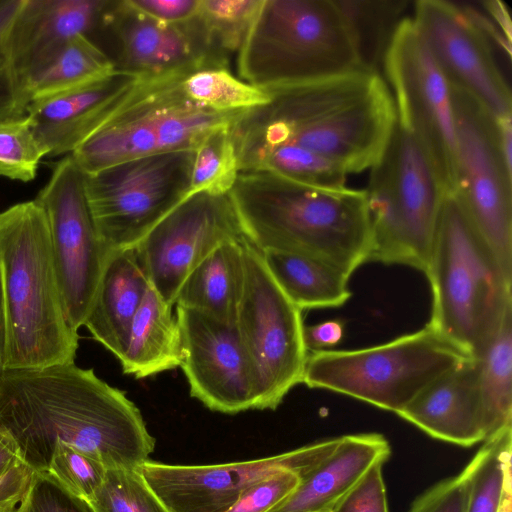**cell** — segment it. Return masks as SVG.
Masks as SVG:
<instances>
[{"label": "cell", "instance_id": "6da1fadb", "mask_svg": "<svg viewBox=\"0 0 512 512\" xmlns=\"http://www.w3.org/2000/svg\"><path fill=\"white\" fill-rule=\"evenodd\" d=\"M0 428L13 437L34 471H47L59 441L107 469H140L155 448V438L125 392L74 362L5 369Z\"/></svg>", "mask_w": 512, "mask_h": 512}, {"label": "cell", "instance_id": "7a4b0ae2", "mask_svg": "<svg viewBox=\"0 0 512 512\" xmlns=\"http://www.w3.org/2000/svg\"><path fill=\"white\" fill-rule=\"evenodd\" d=\"M270 101L231 125L238 171L254 155L291 144L315 152L347 174L372 168L396 124L393 97L378 72L357 70L266 90Z\"/></svg>", "mask_w": 512, "mask_h": 512}, {"label": "cell", "instance_id": "3957f363", "mask_svg": "<svg viewBox=\"0 0 512 512\" xmlns=\"http://www.w3.org/2000/svg\"><path fill=\"white\" fill-rule=\"evenodd\" d=\"M228 195L245 237L260 252L310 258L348 277L370 261L365 190L314 187L254 170L238 172Z\"/></svg>", "mask_w": 512, "mask_h": 512}, {"label": "cell", "instance_id": "277c9868", "mask_svg": "<svg viewBox=\"0 0 512 512\" xmlns=\"http://www.w3.org/2000/svg\"><path fill=\"white\" fill-rule=\"evenodd\" d=\"M5 368L74 362L78 334L67 322L48 222L34 199L0 213Z\"/></svg>", "mask_w": 512, "mask_h": 512}, {"label": "cell", "instance_id": "5b68a950", "mask_svg": "<svg viewBox=\"0 0 512 512\" xmlns=\"http://www.w3.org/2000/svg\"><path fill=\"white\" fill-rule=\"evenodd\" d=\"M424 273L432 292L427 325L474 358L512 308V278L452 191L444 197Z\"/></svg>", "mask_w": 512, "mask_h": 512}, {"label": "cell", "instance_id": "8992f818", "mask_svg": "<svg viewBox=\"0 0 512 512\" xmlns=\"http://www.w3.org/2000/svg\"><path fill=\"white\" fill-rule=\"evenodd\" d=\"M237 69L241 80L271 90L364 68L337 1L261 0Z\"/></svg>", "mask_w": 512, "mask_h": 512}, {"label": "cell", "instance_id": "52a82bcc", "mask_svg": "<svg viewBox=\"0 0 512 512\" xmlns=\"http://www.w3.org/2000/svg\"><path fill=\"white\" fill-rule=\"evenodd\" d=\"M189 72L140 77L110 118L70 154L81 171L91 174L135 158L194 151L209 133L244 112H217L189 99L181 86Z\"/></svg>", "mask_w": 512, "mask_h": 512}, {"label": "cell", "instance_id": "ba28073f", "mask_svg": "<svg viewBox=\"0 0 512 512\" xmlns=\"http://www.w3.org/2000/svg\"><path fill=\"white\" fill-rule=\"evenodd\" d=\"M366 192L370 261L425 272L447 193L421 143L396 121Z\"/></svg>", "mask_w": 512, "mask_h": 512}, {"label": "cell", "instance_id": "9c48e42d", "mask_svg": "<svg viewBox=\"0 0 512 512\" xmlns=\"http://www.w3.org/2000/svg\"><path fill=\"white\" fill-rule=\"evenodd\" d=\"M470 358L426 325L372 347L312 352L302 383L397 414L434 380Z\"/></svg>", "mask_w": 512, "mask_h": 512}, {"label": "cell", "instance_id": "30bf717a", "mask_svg": "<svg viewBox=\"0 0 512 512\" xmlns=\"http://www.w3.org/2000/svg\"><path fill=\"white\" fill-rule=\"evenodd\" d=\"M194 151L144 156L84 174L87 202L107 249L134 247L190 191Z\"/></svg>", "mask_w": 512, "mask_h": 512}, {"label": "cell", "instance_id": "8fae6325", "mask_svg": "<svg viewBox=\"0 0 512 512\" xmlns=\"http://www.w3.org/2000/svg\"><path fill=\"white\" fill-rule=\"evenodd\" d=\"M243 249L246 276L235 325L250 363L256 409L274 410L303 380L308 351L302 311L274 280L262 253L247 239Z\"/></svg>", "mask_w": 512, "mask_h": 512}, {"label": "cell", "instance_id": "7c38bea8", "mask_svg": "<svg viewBox=\"0 0 512 512\" xmlns=\"http://www.w3.org/2000/svg\"><path fill=\"white\" fill-rule=\"evenodd\" d=\"M451 99L455 124L452 192L512 278V166L500 148L496 117L453 86Z\"/></svg>", "mask_w": 512, "mask_h": 512}, {"label": "cell", "instance_id": "4fadbf2b", "mask_svg": "<svg viewBox=\"0 0 512 512\" xmlns=\"http://www.w3.org/2000/svg\"><path fill=\"white\" fill-rule=\"evenodd\" d=\"M35 200L43 208L62 304L74 331L84 326L111 253L94 223L84 174L71 155L55 165Z\"/></svg>", "mask_w": 512, "mask_h": 512}, {"label": "cell", "instance_id": "5bb4252c", "mask_svg": "<svg viewBox=\"0 0 512 512\" xmlns=\"http://www.w3.org/2000/svg\"><path fill=\"white\" fill-rule=\"evenodd\" d=\"M383 65L397 123L428 153L447 192L454 187L455 124L451 86L411 18L396 28Z\"/></svg>", "mask_w": 512, "mask_h": 512}, {"label": "cell", "instance_id": "9a60e30c", "mask_svg": "<svg viewBox=\"0 0 512 512\" xmlns=\"http://www.w3.org/2000/svg\"><path fill=\"white\" fill-rule=\"evenodd\" d=\"M245 234L228 193L188 195L135 246L151 287L169 305L192 270L216 247Z\"/></svg>", "mask_w": 512, "mask_h": 512}, {"label": "cell", "instance_id": "2e32d148", "mask_svg": "<svg viewBox=\"0 0 512 512\" xmlns=\"http://www.w3.org/2000/svg\"><path fill=\"white\" fill-rule=\"evenodd\" d=\"M339 437L261 459L175 465L146 461L139 469L169 512H227L252 485L281 470L305 476L337 446Z\"/></svg>", "mask_w": 512, "mask_h": 512}, {"label": "cell", "instance_id": "e0dca14e", "mask_svg": "<svg viewBox=\"0 0 512 512\" xmlns=\"http://www.w3.org/2000/svg\"><path fill=\"white\" fill-rule=\"evenodd\" d=\"M411 19L451 86L468 93L496 118L512 114L510 88L493 55L491 38L472 8L420 0Z\"/></svg>", "mask_w": 512, "mask_h": 512}, {"label": "cell", "instance_id": "ac0fdd59", "mask_svg": "<svg viewBox=\"0 0 512 512\" xmlns=\"http://www.w3.org/2000/svg\"><path fill=\"white\" fill-rule=\"evenodd\" d=\"M184 371L192 397L212 411L235 414L256 409L250 363L236 325L176 306Z\"/></svg>", "mask_w": 512, "mask_h": 512}, {"label": "cell", "instance_id": "d6986e66", "mask_svg": "<svg viewBox=\"0 0 512 512\" xmlns=\"http://www.w3.org/2000/svg\"><path fill=\"white\" fill-rule=\"evenodd\" d=\"M101 24L114 35L116 68L138 77H159L205 67H228L211 52L195 16L179 24L156 20L129 0L107 1Z\"/></svg>", "mask_w": 512, "mask_h": 512}, {"label": "cell", "instance_id": "ffe728a7", "mask_svg": "<svg viewBox=\"0 0 512 512\" xmlns=\"http://www.w3.org/2000/svg\"><path fill=\"white\" fill-rule=\"evenodd\" d=\"M139 78L116 69L94 82L30 102L26 115L45 156L72 154L110 118Z\"/></svg>", "mask_w": 512, "mask_h": 512}, {"label": "cell", "instance_id": "44dd1931", "mask_svg": "<svg viewBox=\"0 0 512 512\" xmlns=\"http://www.w3.org/2000/svg\"><path fill=\"white\" fill-rule=\"evenodd\" d=\"M397 415L429 436L455 445L471 447L485 441L476 359L438 377Z\"/></svg>", "mask_w": 512, "mask_h": 512}, {"label": "cell", "instance_id": "7402d4cb", "mask_svg": "<svg viewBox=\"0 0 512 512\" xmlns=\"http://www.w3.org/2000/svg\"><path fill=\"white\" fill-rule=\"evenodd\" d=\"M106 4V0H24L12 30L13 59L23 89L28 76L68 41L87 35L100 23Z\"/></svg>", "mask_w": 512, "mask_h": 512}, {"label": "cell", "instance_id": "603a6c76", "mask_svg": "<svg viewBox=\"0 0 512 512\" xmlns=\"http://www.w3.org/2000/svg\"><path fill=\"white\" fill-rule=\"evenodd\" d=\"M390 454V444L381 434L339 437L335 449L301 478L287 498L268 512L332 510L374 463L386 462Z\"/></svg>", "mask_w": 512, "mask_h": 512}, {"label": "cell", "instance_id": "cb8c5ba5", "mask_svg": "<svg viewBox=\"0 0 512 512\" xmlns=\"http://www.w3.org/2000/svg\"><path fill=\"white\" fill-rule=\"evenodd\" d=\"M149 288L134 247L109 254L84 326L118 360Z\"/></svg>", "mask_w": 512, "mask_h": 512}, {"label": "cell", "instance_id": "d4e9b609", "mask_svg": "<svg viewBox=\"0 0 512 512\" xmlns=\"http://www.w3.org/2000/svg\"><path fill=\"white\" fill-rule=\"evenodd\" d=\"M246 239L224 242L206 256L183 282L176 306L234 326L245 285Z\"/></svg>", "mask_w": 512, "mask_h": 512}, {"label": "cell", "instance_id": "484cf974", "mask_svg": "<svg viewBox=\"0 0 512 512\" xmlns=\"http://www.w3.org/2000/svg\"><path fill=\"white\" fill-rule=\"evenodd\" d=\"M172 307L150 285L119 359L124 374L141 379L181 366L182 339Z\"/></svg>", "mask_w": 512, "mask_h": 512}, {"label": "cell", "instance_id": "4316f807", "mask_svg": "<svg viewBox=\"0 0 512 512\" xmlns=\"http://www.w3.org/2000/svg\"><path fill=\"white\" fill-rule=\"evenodd\" d=\"M261 253L274 280L301 311L340 307L351 297L350 277L335 268L294 254Z\"/></svg>", "mask_w": 512, "mask_h": 512}, {"label": "cell", "instance_id": "83f0119b", "mask_svg": "<svg viewBox=\"0 0 512 512\" xmlns=\"http://www.w3.org/2000/svg\"><path fill=\"white\" fill-rule=\"evenodd\" d=\"M116 69L115 62L87 35H77L28 76L24 92L29 104L99 80Z\"/></svg>", "mask_w": 512, "mask_h": 512}, {"label": "cell", "instance_id": "f1b7e54d", "mask_svg": "<svg viewBox=\"0 0 512 512\" xmlns=\"http://www.w3.org/2000/svg\"><path fill=\"white\" fill-rule=\"evenodd\" d=\"M474 358L478 366V387L489 438L512 425V308Z\"/></svg>", "mask_w": 512, "mask_h": 512}, {"label": "cell", "instance_id": "f546056e", "mask_svg": "<svg viewBox=\"0 0 512 512\" xmlns=\"http://www.w3.org/2000/svg\"><path fill=\"white\" fill-rule=\"evenodd\" d=\"M484 442L464 468L468 478L466 512H511L512 425Z\"/></svg>", "mask_w": 512, "mask_h": 512}, {"label": "cell", "instance_id": "4dcf8cb0", "mask_svg": "<svg viewBox=\"0 0 512 512\" xmlns=\"http://www.w3.org/2000/svg\"><path fill=\"white\" fill-rule=\"evenodd\" d=\"M361 66L376 71L399 23L406 1H337Z\"/></svg>", "mask_w": 512, "mask_h": 512}, {"label": "cell", "instance_id": "1f68e13d", "mask_svg": "<svg viewBox=\"0 0 512 512\" xmlns=\"http://www.w3.org/2000/svg\"><path fill=\"white\" fill-rule=\"evenodd\" d=\"M181 86L192 101L217 112H239L263 106L270 94L231 73L228 67H205L186 74Z\"/></svg>", "mask_w": 512, "mask_h": 512}, {"label": "cell", "instance_id": "d6a6232c", "mask_svg": "<svg viewBox=\"0 0 512 512\" xmlns=\"http://www.w3.org/2000/svg\"><path fill=\"white\" fill-rule=\"evenodd\" d=\"M268 171L287 179L322 188L345 187L347 172L335 162L302 147L284 144L258 153L240 171Z\"/></svg>", "mask_w": 512, "mask_h": 512}, {"label": "cell", "instance_id": "836d02e7", "mask_svg": "<svg viewBox=\"0 0 512 512\" xmlns=\"http://www.w3.org/2000/svg\"><path fill=\"white\" fill-rule=\"evenodd\" d=\"M261 0H201L195 14L211 52L228 64L244 41Z\"/></svg>", "mask_w": 512, "mask_h": 512}, {"label": "cell", "instance_id": "e575fe53", "mask_svg": "<svg viewBox=\"0 0 512 512\" xmlns=\"http://www.w3.org/2000/svg\"><path fill=\"white\" fill-rule=\"evenodd\" d=\"M231 124L212 131L195 148L190 181L191 193H228L234 184L239 171L231 137Z\"/></svg>", "mask_w": 512, "mask_h": 512}, {"label": "cell", "instance_id": "d590c367", "mask_svg": "<svg viewBox=\"0 0 512 512\" xmlns=\"http://www.w3.org/2000/svg\"><path fill=\"white\" fill-rule=\"evenodd\" d=\"M89 501L96 512H169L139 469H107Z\"/></svg>", "mask_w": 512, "mask_h": 512}, {"label": "cell", "instance_id": "8d00e7d4", "mask_svg": "<svg viewBox=\"0 0 512 512\" xmlns=\"http://www.w3.org/2000/svg\"><path fill=\"white\" fill-rule=\"evenodd\" d=\"M45 157L27 115L0 122V176L23 182L35 178Z\"/></svg>", "mask_w": 512, "mask_h": 512}, {"label": "cell", "instance_id": "74e56055", "mask_svg": "<svg viewBox=\"0 0 512 512\" xmlns=\"http://www.w3.org/2000/svg\"><path fill=\"white\" fill-rule=\"evenodd\" d=\"M24 0H0V122L26 116L28 101L12 53V30Z\"/></svg>", "mask_w": 512, "mask_h": 512}, {"label": "cell", "instance_id": "f35d334b", "mask_svg": "<svg viewBox=\"0 0 512 512\" xmlns=\"http://www.w3.org/2000/svg\"><path fill=\"white\" fill-rule=\"evenodd\" d=\"M47 471L71 493L90 500L102 484L107 467L76 447L59 441Z\"/></svg>", "mask_w": 512, "mask_h": 512}, {"label": "cell", "instance_id": "ab89813d", "mask_svg": "<svg viewBox=\"0 0 512 512\" xmlns=\"http://www.w3.org/2000/svg\"><path fill=\"white\" fill-rule=\"evenodd\" d=\"M15 512H96L89 500L67 490L48 471H34Z\"/></svg>", "mask_w": 512, "mask_h": 512}, {"label": "cell", "instance_id": "60d3db41", "mask_svg": "<svg viewBox=\"0 0 512 512\" xmlns=\"http://www.w3.org/2000/svg\"><path fill=\"white\" fill-rule=\"evenodd\" d=\"M301 478L293 470L278 471L248 488L227 512H268L298 487Z\"/></svg>", "mask_w": 512, "mask_h": 512}, {"label": "cell", "instance_id": "b9f144b4", "mask_svg": "<svg viewBox=\"0 0 512 512\" xmlns=\"http://www.w3.org/2000/svg\"><path fill=\"white\" fill-rule=\"evenodd\" d=\"M374 463L336 503L333 512H389L382 469Z\"/></svg>", "mask_w": 512, "mask_h": 512}, {"label": "cell", "instance_id": "7bdbcfd3", "mask_svg": "<svg viewBox=\"0 0 512 512\" xmlns=\"http://www.w3.org/2000/svg\"><path fill=\"white\" fill-rule=\"evenodd\" d=\"M467 497L468 478L463 469L427 489L415 499L409 512H466Z\"/></svg>", "mask_w": 512, "mask_h": 512}, {"label": "cell", "instance_id": "ee69618b", "mask_svg": "<svg viewBox=\"0 0 512 512\" xmlns=\"http://www.w3.org/2000/svg\"><path fill=\"white\" fill-rule=\"evenodd\" d=\"M148 16L164 23L179 24L192 19L201 0H129Z\"/></svg>", "mask_w": 512, "mask_h": 512}, {"label": "cell", "instance_id": "f6af8a7d", "mask_svg": "<svg viewBox=\"0 0 512 512\" xmlns=\"http://www.w3.org/2000/svg\"><path fill=\"white\" fill-rule=\"evenodd\" d=\"M33 472L29 465L21 462L0 477V512H15Z\"/></svg>", "mask_w": 512, "mask_h": 512}, {"label": "cell", "instance_id": "bcb514c9", "mask_svg": "<svg viewBox=\"0 0 512 512\" xmlns=\"http://www.w3.org/2000/svg\"><path fill=\"white\" fill-rule=\"evenodd\" d=\"M344 336V322L327 320L314 325H304L303 341L307 351L332 350Z\"/></svg>", "mask_w": 512, "mask_h": 512}, {"label": "cell", "instance_id": "7dc6e473", "mask_svg": "<svg viewBox=\"0 0 512 512\" xmlns=\"http://www.w3.org/2000/svg\"><path fill=\"white\" fill-rule=\"evenodd\" d=\"M21 462L24 461L15 440L0 428V477Z\"/></svg>", "mask_w": 512, "mask_h": 512}, {"label": "cell", "instance_id": "c3c4849f", "mask_svg": "<svg viewBox=\"0 0 512 512\" xmlns=\"http://www.w3.org/2000/svg\"><path fill=\"white\" fill-rule=\"evenodd\" d=\"M5 325L0 284V378L5 370Z\"/></svg>", "mask_w": 512, "mask_h": 512}, {"label": "cell", "instance_id": "681fc988", "mask_svg": "<svg viewBox=\"0 0 512 512\" xmlns=\"http://www.w3.org/2000/svg\"><path fill=\"white\" fill-rule=\"evenodd\" d=\"M315 512H333V510H322V511H315Z\"/></svg>", "mask_w": 512, "mask_h": 512}]
</instances>
